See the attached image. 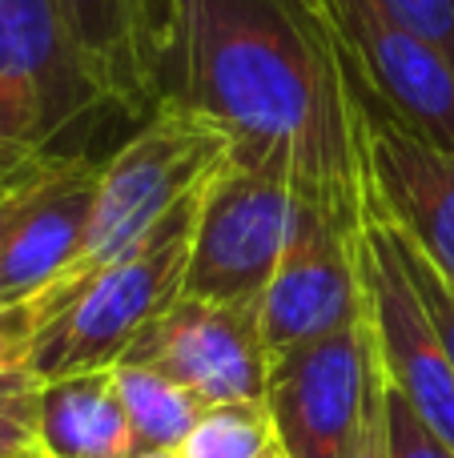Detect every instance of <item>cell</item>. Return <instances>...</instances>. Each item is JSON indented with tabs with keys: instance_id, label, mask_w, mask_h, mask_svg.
I'll list each match as a JSON object with an SVG mask.
<instances>
[{
	"instance_id": "cell-1",
	"label": "cell",
	"mask_w": 454,
	"mask_h": 458,
	"mask_svg": "<svg viewBox=\"0 0 454 458\" xmlns=\"http://www.w3.org/2000/svg\"><path fill=\"white\" fill-rule=\"evenodd\" d=\"M177 61L173 97L209 113L230 145L290 149L302 206L366 225V101L322 4L177 0Z\"/></svg>"
},
{
	"instance_id": "cell-2",
	"label": "cell",
	"mask_w": 454,
	"mask_h": 458,
	"mask_svg": "<svg viewBox=\"0 0 454 458\" xmlns=\"http://www.w3.org/2000/svg\"><path fill=\"white\" fill-rule=\"evenodd\" d=\"M230 157V133L209 113L169 93L141 129L101 165L93 217L72 266L29 301L37 326L97 274L137 253Z\"/></svg>"
},
{
	"instance_id": "cell-3",
	"label": "cell",
	"mask_w": 454,
	"mask_h": 458,
	"mask_svg": "<svg viewBox=\"0 0 454 458\" xmlns=\"http://www.w3.org/2000/svg\"><path fill=\"white\" fill-rule=\"evenodd\" d=\"M206 190V185H201ZM201 190L125 261L97 274L37 326L29 370L45 382L113 370L133 342L185 293Z\"/></svg>"
},
{
	"instance_id": "cell-4",
	"label": "cell",
	"mask_w": 454,
	"mask_h": 458,
	"mask_svg": "<svg viewBox=\"0 0 454 458\" xmlns=\"http://www.w3.org/2000/svg\"><path fill=\"white\" fill-rule=\"evenodd\" d=\"M298 225L294 157L282 145H230L206 182L193 222L185 293L206 301L257 306Z\"/></svg>"
},
{
	"instance_id": "cell-5",
	"label": "cell",
	"mask_w": 454,
	"mask_h": 458,
	"mask_svg": "<svg viewBox=\"0 0 454 458\" xmlns=\"http://www.w3.org/2000/svg\"><path fill=\"white\" fill-rule=\"evenodd\" d=\"M109 97L85 64L53 0H0V182L48 153H80L72 137Z\"/></svg>"
},
{
	"instance_id": "cell-6",
	"label": "cell",
	"mask_w": 454,
	"mask_h": 458,
	"mask_svg": "<svg viewBox=\"0 0 454 458\" xmlns=\"http://www.w3.org/2000/svg\"><path fill=\"white\" fill-rule=\"evenodd\" d=\"M370 113L454 153V64L374 0H322Z\"/></svg>"
},
{
	"instance_id": "cell-7",
	"label": "cell",
	"mask_w": 454,
	"mask_h": 458,
	"mask_svg": "<svg viewBox=\"0 0 454 458\" xmlns=\"http://www.w3.org/2000/svg\"><path fill=\"white\" fill-rule=\"evenodd\" d=\"M378 342L370 306L350 326L270 358L265 406L286 458H342L366 403Z\"/></svg>"
},
{
	"instance_id": "cell-8",
	"label": "cell",
	"mask_w": 454,
	"mask_h": 458,
	"mask_svg": "<svg viewBox=\"0 0 454 458\" xmlns=\"http://www.w3.org/2000/svg\"><path fill=\"white\" fill-rule=\"evenodd\" d=\"M366 314V225L354 229L298 201V225L257 301L262 342L286 354Z\"/></svg>"
},
{
	"instance_id": "cell-9",
	"label": "cell",
	"mask_w": 454,
	"mask_h": 458,
	"mask_svg": "<svg viewBox=\"0 0 454 458\" xmlns=\"http://www.w3.org/2000/svg\"><path fill=\"white\" fill-rule=\"evenodd\" d=\"M121 362L169 374L206 406L257 403L270 382V350L262 342L257 306L206 301L189 293H181Z\"/></svg>"
},
{
	"instance_id": "cell-10",
	"label": "cell",
	"mask_w": 454,
	"mask_h": 458,
	"mask_svg": "<svg viewBox=\"0 0 454 458\" xmlns=\"http://www.w3.org/2000/svg\"><path fill=\"white\" fill-rule=\"evenodd\" d=\"M366 306L378 354L394 390L423 414V422L454 451V366L394 250L391 229L366 209Z\"/></svg>"
},
{
	"instance_id": "cell-11",
	"label": "cell",
	"mask_w": 454,
	"mask_h": 458,
	"mask_svg": "<svg viewBox=\"0 0 454 458\" xmlns=\"http://www.w3.org/2000/svg\"><path fill=\"white\" fill-rule=\"evenodd\" d=\"M113 109L141 117L165 101L177 61V0H53Z\"/></svg>"
},
{
	"instance_id": "cell-12",
	"label": "cell",
	"mask_w": 454,
	"mask_h": 458,
	"mask_svg": "<svg viewBox=\"0 0 454 458\" xmlns=\"http://www.w3.org/2000/svg\"><path fill=\"white\" fill-rule=\"evenodd\" d=\"M370 209L454 285V153L366 109Z\"/></svg>"
},
{
	"instance_id": "cell-13",
	"label": "cell",
	"mask_w": 454,
	"mask_h": 458,
	"mask_svg": "<svg viewBox=\"0 0 454 458\" xmlns=\"http://www.w3.org/2000/svg\"><path fill=\"white\" fill-rule=\"evenodd\" d=\"M101 165L85 149L64 153L32 190L24 201L21 222L4 250V301H32L45 293L72 258L80 253L88 217H93L97 201V182H101Z\"/></svg>"
},
{
	"instance_id": "cell-14",
	"label": "cell",
	"mask_w": 454,
	"mask_h": 458,
	"mask_svg": "<svg viewBox=\"0 0 454 458\" xmlns=\"http://www.w3.org/2000/svg\"><path fill=\"white\" fill-rule=\"evenodd\" d=\"M40 454L48 458H133L137 430L117 398L113 370L69 374L40 390Z\"/></svg>"
},
{
	"instance_id": "cell-15",
	"label": "cell",
	"mask_w": 454,
	"mask_h": 458,
	"mask_svg": "<svg viewBox=\"0 0 454 458\" xmlns=\"http://www.w3.org/2000/svg\"><path fill=\"white\" fill-rule=\"evenodd\" d=\"M113 382H117V398L133 422L141 451H181L201 414L209 411L193 390H185L181 382H173L153 366L117 362Z\"/></svg>"
},
{
	"instance_id": "cell-16",
	"label": "cell",
	"mask_w": 454,
	"mask_h": 458,
	"mask_svg": "<svg viewBox=\"0 0 454 458\" xmlns=\"http://www.w3.org/2000/svg\"><path fill=\"white\" fill-rule=\"evenodd\" d=\"M278 446L273 419L265 398L257 403H230L209 406L193 435L185 438V458H265Z\"/></svg>"
},
{
	"instance_id": "cell-17",
	"label": "cell",
	"mask_w": 454,
	"mask_h": 458,
	"mask_svg": "<svg viewBox=\"0 0 454 458\" xmlns=\"http://www.w3.org/2000/svg\"><path fill=\"white\" fill-rule=\"evenodd\" d=\"M40 390L29 366L0 370V458H40Z\"/></svg>"
},
{
	"instance_id": "cell-18",
	"label": "cell",
	"mask_w": 454,
	"mask_h": 458,
	"mask_svg": "<svg viewBox=\"0 0 454 458\" xmlns=\"http://www.w3.org/2000/svg\"><path fill=\"white\" fill-rule=\"evenodd\" d=\"M383 225L391 229V237H394V250H399L402 266H407L410 282H415L418 298H423L426 314H431L434 330H439L442 346H447V354H450V366H454V285H450L447 277L439 274V269L431 266V261L423 258V250H418V245H410L407 237L399 233V229H394L391 222H386V217H383Z\"/></svg>"
},
{
	"instance_id": "cell-19",
	"label": "cell",
	"mask_w": 454,
	"mask_h": 458,
	"mask_svg": "<svg viewBox=\"0 0 454 458\" xmlns=\"http://www.w3.org/2000/svg\"><path fill=\"white\" fill-rule=\"evenodd\" d=\"M342 458H394L391 454V378H386L383 354H378V362H374V374H370V386H366V403H362V414H358V422H354L350 443L342 446Z\"/></svg>"
},
{
	"instance_id": "cell-20",
	"label": "cell",
	"mask_w": 454,
	"mask_h": 458,
	"mask_svg": "<svg viewBox=\"0 0 454 458\" xmlns=\"http://www.w3.org/2000/svg\"><path fill=\"white\" fill-rule=\"evenodd\" d=\"M374 4L454 64V0H374Z\"/></svg>"
},
{
	"instance_id": "cell-21",
	"label": "cell",
	"mask_w": 454,
	"mask_h": 458,
	"mask_svg": "<svg viewBox=\"0 0 454 458\" xmlns=\"http://www.w3.org/2000/svg\"><path fill=\"white\" fill-rule=\"evenodd\" d=\"M391 454L394 458H454L450 446L423 422V414L394 390V382H391Z\"/></svg>"
},
{
	"instance_id": "cell-22",
	"label": "cell",
	"mask_w": 454,
	"mask_h": 458,
	"mask_svg": "<svg viewBox=\"0 0 454 458\" xmlns=\"http://www.w3.org/2000/svg\"><path fill=\"white\" fill-rule=\"evenodd\" d=\"M32 342H37V318H32L29 301L0 306V370H21V366H29Z\"/></svg>"
},
{
	"instance_id": "cell-23",
	"label": "cell",
	"mask_w": 454,
	"mask_h": 458,
	"mask_svg": "<svg viewBox=\"0 0 454 458\" xmlns=\"http://www.w3.org/2000/svg\"><path fill=\"white\" fill-rule=\"evenodd\" d=\"M133 458H185L181 451H141V454H133Z\"/></svg>"
},
{
	"instance_id": "cell-24",
	"label": "cell",
	"mask_w": 454,
	"mask_h": 458,
	"mask_svg": "<svg viewBox=\"0 0 454 458\" xmlns=\"http://www.w3.org/2000/svg\"><path fill=\"white\" fill-rule=\"evenodd\" d=\"M265 458H282V446H273V451H270V454H265Z\"/></svg>"
},
{
	"instance_id": "cell-25",
	"label": "cell",
	"mask_w": 454,
	"mask_h": 458,
	"mask_svg": "<svg viewBox=\"0 0 454 458\" xmlns=\"http://www.w3.org/2000/svg\"><path fill=\"white\" fill-rule=\"evenodd\" d=\"M306 4H322V0H306Z\"/></svg>"
},
{
	"instance_id": "cell-26",
	"label": "cell",
	"mask_w": 454,
	"mask_h": 458,
	"mask_svg": "<svg viewBox=\"0 0 454 458\" xmlns=\"http://www.w3.org/2000/svg\"><path fill=\"white\" fill-rule=\"evenodd\" d=\"M282 458H286V451H282Z\"/></svg>"
},
{
	"instance_id": "cell-27",
	"label": "cell",
	"mask_w": 454,
	"mask_h": 458,
	"mask_svg": "<svg viewBox=\"0 0 454 458\" xmlns=\"http://www.w3.org/2000/svg\"><path fill=\"white\" fill-rule=\"evenodd\" d=\"M40 458H48V454H40Z\"/></svg>"
}]
</instances>
